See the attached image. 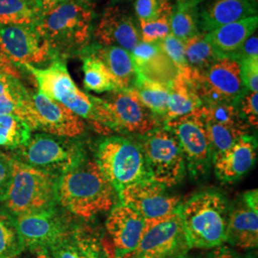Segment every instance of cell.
Instances as JSON below:
<instances>
[{
	"mask_svg": "<svg viewBox=\"0 0 258 258\" xmlns=\"http://www.w3.org/2000/svg\"><path fill=\"white\" fill-rule=\"evenodd\" d=\"M48 253L53 258H86L83 250L75 242L74 238L57 245L48 251Z\"/></svg>",
	"mask_w": 258,
	"mask_h": 258,
	"instance_id": "40",
	"label": "cell"
},
{
	"mask_svg": "<svg viewBox=\"0 0 258 258\" xmlns=\"http://www.w3.org/2000/svg\"><path fill=\"white\" fill-rule=\"evenodd\" d=\"M248 56H258V37L256 34L251 35L231 56V58L239 61L240 59Z\"/></svg>",
	"mask_w": 258,
	"mask_h": 258,
	"instance_id": "41",
	"label": "cell"
},
{
	"mask_svg": "<svg viewBox=\"0 0 258 258\" xmlns=\"http://www.w3.org/2000/svg\"><path fill=\"white\" fill-rule=\"evenodd\" d=\"M241 79L247 91H258V56H248L239 60Z\"/></svg>",
	"mask_w": 258,
	"mask_h": 258,
	"instance_id": "38",
	"label": "cell"
},
{
	"mask_svg": "<svg viewBox=\"0 0 258 258\" xmlns=\"http://www.w3.org/2000/svg\"><path fill=\"white\" fill-rule=\"evenodd\" d=\"M171 11L172 9L152 21L138 22L142 41L159 42L170 34Z\"/></svg>",
	"mask_w": 258,
	"mask_h": 258,
	"instance_id": "34",
	"label": "cell"
},
{
	"mask_svg": "<svg viewBox=\"0 0 258 258\" xmlns=\"http://www.w3.org/2000/svg\"><path fill=\"white\" fill-rule=\"evenodd\" d=\"M172 9L170 0H136L134 10L138 22H148Z\"/></svg>",
	"mask_w": 258,
	"mask_h": 258,
	"instance_id": "35",
	"label": "cell"
},
{
	"mask_svg": "<svg viewBox=\"0 0 258 258\" xmlns=\"http://www.w3.org/2000/svg\"><path fill=\"white\" fill-rule=\"evenodd\" d=\"M74 239L86 258H108L102 246L101 237L95 234L90 229L78 227L75 232Z\"/></svg>",
	"mask_w": 258,
	"mask_h": 258,
	"instance_id": "33",
	"label": "cell"
},
{
	"mask_svg": "<svg viewBox=\"0 0 258 258\" xmlns=\"http://www.w3.org/2000/svg\"><path fill=\"white\" fill-rule=\"evenodd\" d=\"M159 44L178 72H186L189 70L184 55V42L169 34L159 41Z\"/></svg>",
	"mask_w": 258,
	"mask_h": 258,
	"instance_id": "36",
	"label": "cell"
},
{
	"mask_svg": "<svg viewBox=\"0 0 258 258\" xmlns=\"http://www.w3.org/2000/svg\"><path fill=\"white\" fill-rule=\"evenodd\" d=\"M175 1H178V0H175Z\"/></svg>",
	"mask_w": 258,
	"mask_h": 258,
	"instance_id": "49",
	"label": "cell"
},
{
	"mask_svg": "<svg viewBox=\"0 0 258 258\" xmlns=\"http://www.w3.org/2000/svg\"><path fill=\"white\" fill-rule=\"evenodd\" d=\"M146 220L123 204H115L106 219V231L116 255L133 252L142 238Z\"/></svg>",
	"mask_w": 258,
	"mask_h": 258,
	"instance_id": "19",
	"label": "cell"
},
{
	"mask_svg": "<svg viewBox=\"0 0 258 258\" xmlns=\"http://www.w3.org/2000/svg\"><path fill=\"white\" fill-rule=\"evenodd\" d=\"M0 51L18 68L40 67L54 55L36 25H0Z\"/></svg>",
	"mask_w": 258,
	"mask_h": 258,
	"instance_id": "15",
	"label": "cell"
},
{
	"mask_svg": "<svg viewBox=\"0 0 258 258\" xmlns=\"http://www.w3.org/2000/svg\"><path fill=\"white\" fill-rule=\"evenodd\" d=\"M231 208L217 191L195 194L180 206V215L189 249H213L227 240Z\"/></svg>",
	"mask_w": 258,
	"mask_h": 258,
	"instance_id": "3",
	"label": "cell"
},
{
	"mask_svg": "<svg viewBox=\"0 0 258 258\" xmlns=\"http://www.w3.org/2000/svg\"><path fill=\"white\" fill-rule=\"evenodd\" d=\"M95 156V162L116 192L150 179L140 143L118 136L107 137L98 144Z\"/></svg>",
	"mask_w": 258,
	"mask_h": 258,
	"instance_id": "5",
	"label": "cell"
},
{
	"mask_svg": "<svg viewBox=\"0 0 258 258\" xmlns=\"http://www.w3.org/2000/svg\"><path fill=\"white\" fill-rule=\"evenodd\" d=\"M117 195L95 160L85 158L57 178L56 202L84 220L109 212L116 204Z\"/></svg>",
	"mask_w": 258,
	"mask_h": 258,
	"instance_id": "1",
	"label": "cell"
},
{
	"mask_svg": "<svg viewBox=\"0 0 258 258\" xmlns=\"http://www.w3.org/2000/svg\"><path fill=\"white\" fill-rule=\"evenodd\" d=\"M124 1H127V0H113L114 3H119V2H124Z\"/></svg>",
	"mask_w": 258,
	"mask_h": 258,
	"instance_id": "47",
	"label": "cell"
},
{
	"mask_svg": "<svg viewBox=\"0 0 258 258\" xmlns=\"http://www.w3.org/2000/svg\"><path fill=\"white\" fill-rule=\"evenodd\" d=\"M0 74H8L20 79L21 73L17 66L0 51Z\"/></svg>",
	"mask_w": 258,
	"mask_h": 258,
	"instance_id": "42",
	"label": "cell"
},
{
	"mask_svg": "<svg viewBox=\"0 0 258 258\" xmlns=\"http://www.w3.org/2000/svg\"><path fill=\"white\" fill-rule=\"evenodd\" d=\"M80 55L83 60V85L86 90L96 93L122 90L106 65L90 51L88 46Z\"/></svg>",
	"mask_w": 258,
	"mask_h": 258,
	"instance_id": "25",
	"label": "cell"
},
{
	"mask_svg": "<svg viewBox=\"0 0 258 258\" xmlns=\"http://www.w3.org/2000/svg\"><path fill=\"white\" fill-rule=\"evenodd\" d=\"M103 99L107 111V128L144 136L160 127L162 122L154 113L140 101L134 89L110 92Z\"/></svg>",
	"mask_w": 258,
	"mask_h": 258,
	"instance_id": "14",
	"label": "cell"
},
{
	"mask_svg": "<svg viewBox=\"0 0 258 258\" xmlns=\"http://www.w3.org/2000/svg\"><path fill=\"white\" fill-rule=\"evenodd\" d=\"M257 156V143L252 136L245 135L231 147L212 157L215 174L225 183L238 181L254 166Z\"/></svg>",
	"mask_w": 258,
	"mask_h": 258,
	"instance_id": "20",
	"label": "cell"
},
{
	"mask_svg": "<svg viewBox=\"0 0 258 258\" xmlns=\"http://www.w3.org/2000/svg\"><path fill=\"white\" fill-rule=\"evenodd\" d=\"M257 92L246 91L237 103L241 117L249 126L257 129L258 125Z\"/></svg>",
	"mask_w": 258,
	"mask_h": 258,
	"instance_id": "37",
	"label": "cell"
},
{
	"mask_svg": "<svg viewBox=\"0 0 258 258\" xmlns=\"http://www.w3.org/2000/svg\"><path fill=\"white\" fill-rule=\"evenodd\" d=\"M94 12L89 0H69L48 11L36 24L55 57L65 59L90 44Z\"/></svg>",
	"mask_w": 258,
	"mask_h": 258,
	"instance_id": "2",
	"label": "cell"
},
{
	"mask_svg": "<svg viewBox=\"0 0 258 258\" xmlns=\"http://www.w3.org/2000/svg\"><path fill=\"white\" fill-rule=\"evenodd\" d=\"M252 1H253V2H256V1H257V0H252Z\"/></svg>",
	"mask_w": 258,
	"mask_h": 258,
	"instance_id": "48",
	"label": "cell"
},
{
	"mask_svg": "<svg viewBox=\"0 0 258 258\" xmlns=\"http://www.w3.org/2000/svg\"><path fill=\"white\" fill-rule=\"evenodd\" d=\"M22 250L13 216L0 212V258H15Z\"/></svg>",
	"mask_w": 258,
	"mask_h": 258,
	"instance_id": "32",
	"label": "cell"
},
{
	"mask_svg": "<svg viewBox=\"0 0 258 258\" xmlns=\"http://www.w3.org/2000/svg\"><path fill=\"white\" fill-rule=\"evenodd\" d=\"M258 18L251 17L223 25L207 34L219 58L230 57L256 32Z\"/></svg>",
	"mask_w": 258,
	"mask_h": 258,
	"instance_id": "22",
	"label": "cell"
},
{
	"mask_svg": "<svg viewBox=\"0 0 258 258\" xmlns=\"http://www.w3.org/2000/svg\"><path fill=\"white\" fill-rule=\"evenodd\" d=\"M190 69L186 72H178L169 84L167 110L164 124L168 120L189 114L203 102L199 98L190 78Z\"/></svg>",
	"mask_w": 258,
	"mask_h": 258,
	"instance_id": "23",
	"label": "cell"
},
{
	"mask_svg": "<svg viewBox=\"0 0 258 258\" xmlns=\"http://www.w3.org/2000/svg\"><path fill=\"white\" fill-rule=\"evenodd\" d=\"M164 126L174 133L184 155L185 168L192 178L207 174L212 165V148L198 111L168 120Z\"/></svg>",
	"mask_w": 258,
	"mask_h": 258,
	"instance_id": "13",
	"label": "cell"
},
{
	"mask_svg": "<svg viewBox=\"0 0 258 258\" xmlns=\"http://www.w3.org/2000/svg\"><path fill=\"white\" fill-rule=\"evenodd\" d=\"M212 258H241L236 252L229 248H220L217 249Z\"/></svg>",
	"mask_w": 258,
	"mask_h": 258,
	"instance_id": "45",
	"label": "cell"
},
{
	"mask_svg": "<svg viewBox=\"0 0 258 258\" xmlns=\"http://www.w3.org/2000/svg\"><path fill=\"white\" fill-rule=\"evenodd\" d=\"M67 1H69V0H37L42 15L50 10L54 9L56 6H58L64 2H67Z\"/></svg>",
	"mask_w": 258,
	"mask_h": 258,
	"instance_id": "44",
	"label": "cell"
},
{
	"mask_svg": "<svg viewBox=\"0 0 258 258\" xmlns=\"http://www.w3.org/2000/svg\"><path fill=\"white\" fill-rule=\"evenodd\" d=\"M22 120L32 130H40L59 137L77 138L85 130V122L82 118L38 91L29 94Z\"/></svg>",
	"mask_w": 258,
	"mask_h": 258,
	"instance_id": "12",
	"label": "cell"
},
{
	"mask_svg": "<svg viewBox=\"0 0 258 258\" xmlns=\"http://www.w3.org/2000/svg\"><path fill=\"white\" fill-rule=\"evenodd\" d=\"M117 194L120 203L133 209L145 220L171 214L181 206L180 197L167 194L166 186L151 179L131 184Z\"/></svg>",
	"mask_w": 258,
	"mask_h": 258,
	"instance_id": "16",
	"label": "cell"
},
{
	"mask_svg": "<svg viewBox=\"0 0 258 258\" xmlns=\"http://www.w3.org/2000/svg\"><path fill=\"white\" fill-rule=\"evenodd\" d=\"M14 171V158L0 151V201L3 202L9 190Z\"/></svg>",
	"mask_w": 258,
	"mask_h": 258,
	"instance_id": "39",
	"label": "cell"
},
{
	"mask_svg": "<svg viewBox=\"0 0 258 258\" xmlns=\"http://www.w3.org/2000/svg\"><path fill=\"white\" fill-rule=\"evenodd\" d=\"M11 156L22 164L57 178L86 158L83 146L74 138L47 133L31 136L24 146L13 150Z\"/></svg>",
	"mask_w": 258,
	"mask_h": 258,
	"instance_id": "7",
	"label": "cell"
},
{
	"mask_svg": "<svg viewBox=\"0 0 258 258\" xmlns=\"http://www.w3.org/2000/svg\"><path fill=\"white\" fill-rule=\"evenodd\" d=\"M184 55L188 68L198 73L206 70L219 58L205 33H199L184 42Z\"/></svg>",
	"mask_w": 258,
	"mask_h": 258,
	"instance_id": "30",
	"label": "cell"
},
{
	"mask_svg": "<svg viewBox=\"0 0 258 258\" xmlns=\"http://www.w3.org/2000/svg\"><path fill=\"white\" fill-rule=\"evenodd\" d=\"M90 51L97 55L110 71L121 89H133L138 79L131 54L117 46L89 44Z\"/></svg>",
	"mask_w": 258,
	"mask_h": 258,
	"instance_id": "24",
	"label": "cell"
},
{
	"mask_svg": "<svg viewBox=\"0 0 258 258\" xmlns=\"http://www.w3.org/2000/svg\"><path fill=\"white\" fill-rule=\"evenodd\" d=\"M23 69L33 75L38 92L63 104L83 120L90 121L95 128L100 130L102 99L83 92L77 86L67 69L65 59L55 57L46 67L25 65Z\"/></svg>",
	"mask_w": 258,
	"mask_h": 258,
	"instance_id": "4",
	"label": "cell"
},
{
	"mask_svg": "<svg viewBox=\"0 0 258 258\" xmlns=\"http://www.w3.org/2000/svg\"><path fill=\"white\" fill-rule=\"evenodd\" d=\"M101 240H102V246H103V248H104L107 255H108V258H135L134 251L133 252H127V253H124V254H121V255H116L110 241L105 239V238H101Z\"/></svg>",
	"mask_w": 258,
	"mask_h": 258,
	"instance_id": "43",
	"label": "cell"
},
{
	"mask_svg": "<svg viewBox=\"0 0 258 258\" xmlns=\"http://www.w3.org/2000/svg\"><path fill=\"white\" fill-rule=\"evenodd\" d=\"M57 177L14 159L13 178L4 205L10 215L18 216L55 209Z\"/></svg>",
	"mask_w": 258,
	"mask_h": 258,
	"instance_id": "6",
	"label": "cell"
},
{
	"mask_svg": "<svg viewBox=\"0 0 258 258\" xmlns=\"http://www.w3.org/2000/svg\"><path fill=\"white\" fill-rule=\"evenodd\" d=\"M41 17L37 0H0V25H36Z\"/></svg>",
	"mask_w": 258,
	"mask_h": 258,
	"instance_id": "28",
	"label": "cell"
},
{
	"mask_svg": "<svg viewBox=\"0 0 258 258\" xmlns=\"http://www.w3.org/2000/svg\"><path fill=\"white\" fill-rule=\"evenodd\" d=\"M90 1H92V0H90Z\"/></svg>",
	"mask_w": 258,
	"mask_h": 258,
	"instance_id": "50",
	"label": "cell"
},
{
	"mask_svg": "<svg viewBox=\"0 0 258 258\" xmlns=\"http://www.w3.org/2000/svg\"><path fill=\"white\" fill-rule=\"evenodd\" d=\"M35 258H53L48 252H37L35 253Z\"/></svg>",
	"mask_w": 258,
	"mask_h": 258,
	"instance_id": "46",
	"label": "cell"
},
{
	"mask_svg": "<svg viewBox=\"0 0 258 258\" xmlns=\"http://www.w3.org/2000/svg\"><path fill=\"white\" fill-rule=\"evenodd\" d=\"M93 37L97 44L120 47L129 53L142 40L139 23L127 10L114 5L103 11L94 24Z\"/></svg>",
	"mask_w": 258,
	"mask_h": 258,
	"instance_id": "17",
	"label": "cell"
},
{
	"mask_svg": "<svg viewBox=\"0 0 258 258\" xmlns=\"http://www.w3.org/2000/svg\"><path fill=\"white\" fill-rule=\"evenodd\" d=\"M188 249L179 208L164 217L146 220L134 254L135 258H185Z\"/></svg>",
	"mask_w": 258,
	"mask_h": 258,
	"instance_id": "10",
	"label": "cell"
},
{
	"mask_svg": "<svg viewBox=\"0 0 258 258\" xmlns=\"http://www.w3.org/2000/svg\"><path fill=\"white\" fill-rule=\"evenodd\" d=\"M257 190L248 191L231 209L227 240L240 249H255L258 244Z\"/></svg>",
	"mask_w": 258,
	"mask_h": 258,
	"instance_id": "18",
	"label": "cell"
},
{
	"mask_svg": "<svg viewBox=\"0 0 258 258\" xmlns=\"http://www.w3.org/2000/svg\"><path fill=\"white\" fill-rule=\"evenodd\" d=\"M201 0H178L172 4L170 16V34L186 42L198 35V4Z\"/></svg>",
	"mask_w": 258,
	"mask_h": 258,
	"instance_id": "26",
	"label": "cell"
},
{
	"mask_svg": "<svg viewBox=\"0 0 258 258\" xmlns=\"http://www.w3.org/2000/svg\"><path fill=\"white\" fill-rule=\"evenodd\" d=\"M141 148L150 179L164 186L179 184L185 174V163L179 141L172 131L158 127L141 136Z\"/></svg>",
	"mask_w": 258,
	"mask_h": 258,
	"instance_id": "8",
	"label": "cell"
},
{
	"mask_svg": "<svg viewBox=\"0 0 258 258\" xmlns=\"http://www.w3.org/2000/svg\"><path fill=\"white\" fill-rule=\"evenodd\" d=\"M23 249L48 252L65 241L73 239L77 226L55 209L14 216Z\"/></svg>",
	"mask_w": 258,
	"mask_h": 258,
	"instance_id": "9",
	"label": "cell"
},
{
	"mask_svg": "<svg viewBox=\"0 0 258 258\" xmlns=\"http://www.w3.org/2000/svg\"><path fill=\"white\" fill-rule=\"evenodd\" d=\"M255 3L252 0H201L198 4L199 30L209 34L223 25L256 17Z\"/></svg>",
	"mask_w": 258,
	"mask_h": 258,
	"instance_id": "21",
	"label": "cell"
},
{
	"mask_svg": "<svg viewBox=\"0 0 258 258\" xmlns=\"http://www.w3.org/2000/svg\"><path fill=\"white\" fill-rule=\"evenodd\" d=\"M29 94L19 78L0 74V115H14L22 120Z\"/></svg>",
	"mask_w": 258,
	"mask_h": 258,
	"instance_id": "27",
	"label": "cell"
},
{
	"mask_svg": "<svg viewBox=\"0 0 258 258\" xmlns=\"http://www.w3.org/2000/svg\"><path fill=\"white\" fill-rule=\"evenodd\" d=\"M140 101L164 123L167 110L169 85L138 76L133 88Z\"/></svg>",
	"mask_w": 258,
	"mask_h": 258,
	"instance_id": "29",
	"label": "cell"
},
{
	"mask_svg": "<svg viewBox=\"0 0 258 258\" xmlns=\"http://www.w3.org/2000/svg\"><path fill=\"white\" fill-rule=\"evenodd\" d=\"M32 129L14 115H0V148L15 149L24 146L31 138Z\"/></svg>",
	"mask_w": 258,
	"mask_h": 258,
	"instance_id": "31",
	"label": "cell"
},
{
	"mask_svg": "<svg viewBox=\"0 0 258 258\" xmlns=\"http://www.w3.org/2000/svg\"><path fill=\"white\" fill-rule=\"evenodd\" d=\"M191 81L203 103L225 102L237 106L241 97L246 92L239 61L230 58H218L202 72L191 70Z\"/></svg>",
	"mask_w": 258,
	"mask_h": 258,
	"instance_id": "11",
	"label": "cell"
}]
</instances>
